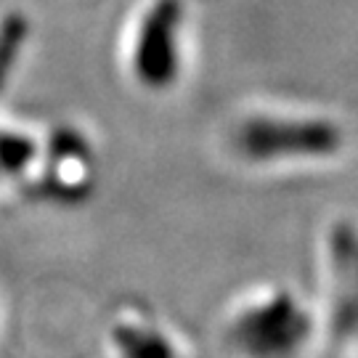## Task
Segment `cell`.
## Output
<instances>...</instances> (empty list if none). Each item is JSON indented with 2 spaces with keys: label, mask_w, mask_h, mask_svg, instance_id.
Listing matches in <instances>:
<instances>
[{
  "label": "cell",
  "mask_w": 358,
  "mask_h": 358,
  "mask_svg": "<svg viewBox=\"0 0 358 358\" xmlns=\"http://www.w3.org/2000/svg\"><path fill=\"white\" fill-rule=\"evenodd\" d=\"M32 146L27 138H16V136H3L0 138V162L6 167H22L29 159Z\"/></svg>",
  "instance_id": "cell-6"
},
{
  "label": "cell",
  "mask_w": 358,
  "mask_h": 358,
  "mask_svg": "<svg viewBox=\"0 0 358 358\" xmlns=\"http://www.w3.org/2000/svg\"><path fill=\"white\" fill-rule=\"evenodd\" d=\"M353 136L329 109L263 103L229 122V157L244 170L282 176L337 165L350 152Z\"/></svg>",
  "instance_id": "cell-1"
},
{
  "label": "cell",
  "mask_w": 358,
  "mask_h": 358,
  "mask_svg": "<svg viewBox=\"0 0 358 358\" xmlns=\"http://www.w3.org/2000/svg\"><path fill=\"white\" fill-rule=\"evenodd\" d=\"M217 343L226 358H313L321 348L319 310L287 279L255 282L229 300Z\"/></svg>",
  "instance_id": "cell-2"
},
{
  "label": "cell",
  "mask_w": 358,
  "mask_h": 358,
  "mask_svg": "<svg viewBox=\"0 0 358 358\" xmlns=\"http://www.w3.org/2000/svg\"><path fill=\"white\" fill-rule=\"evenodd\" d=\"M183 8L178 0H157L141 19L133 43V77L154 93L170 90L183 72Z\"/></svg>",
  "instance_id": "cell-4"
},
{
  "label": "cell",
  "mask_w": 358,
  "mask_h": 358,
  "mask_svg": "<svg viewBox=\"0 0 358 358\" xmlns=\"http://www.w3.org/2000/svg\"><path fill=\"white\" fill-rule=\"evenodd\" d=\"M319 310L321 348L334 358H358V217L332 215L319 231Z\"/></svg>",
  "instance_id": "cell-3"
},
{
  "label": "cell",
  "mask_w": 358,
  "mask_h": 358,
  "mask_svg": "<svg viewBox=\"0 0 358 358\" xmlns=\"http://www.w3.org/2000/svg\"><path fill=\"white\" fill-rule=\"evenodd\" d=\"M112 340L120 358H199L152 316L120 319Z\"/></svg>",
  "instance_id": "cell-5"
}]
</instances>
